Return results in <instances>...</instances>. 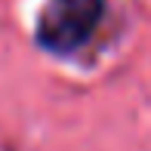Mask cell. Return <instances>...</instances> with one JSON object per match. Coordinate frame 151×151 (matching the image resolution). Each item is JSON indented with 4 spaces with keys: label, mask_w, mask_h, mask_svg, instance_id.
<instances>
[{
    "label": "cell",
    "mask_w": 151,
    "mask_h": 151,
    "mask_svg": "<svg viewBox=\"0 0 151 151\" xmlns=\"http://www.w3.org/2000/svg\"><path fill=\"white\" fill-rule=\"evenodd\" d=\"M102 16L105 0H46L37 19V43L52 56H71L90 43Z\"/></svg>",
    "instance_id": "cell-1"
}]
</instances>
